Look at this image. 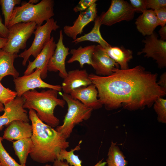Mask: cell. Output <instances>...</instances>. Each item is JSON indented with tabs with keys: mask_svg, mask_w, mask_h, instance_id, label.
Returning a JSON list of instances; mask_svg holds the SVG:
<instances>
[{
	"mask_svg": "<svg viewBox=\"0 0 166 166\" xmlns=\"http://www.w3.org/2000/svg\"><path fill=\"white\" fill-rule=\"evenodd\" d=\"M117 142L112 141L109 148L106 160L107 166H126L128 161Z\"/></svg>",
	"mask_w": 166,
	"mask_h": 166,
	"instance_id": "obj_26",
	"label": "cell"
},
{
	"mask_svg": "<svg viewBox=\"0 0 166 166\" xmlns=\"http://www.w3.org/2000/svg\"><path fill=\"white\" fill-rule=\"evenodd\" d=\"M159 33L160 37V39L165 41L166 40V25L161 27V28L159 31Z\"/></svg>",
	"mask_w": 166,
	"mask_h": 166,
	"instance_id": "obj_37",
	"label": "cell"
},
{
	"mask_svg": "<svg viewBox=\"0 0 166 166\" xmlns=\"http://www.w3.org/2000/svg\"><path fill=\"white\" fill-rule=\"evenodd\" d=\"M158 19L160 26L163 27L166 24V8L153 10Z\"/></svg>",
	"mask_w": 166,
	"mask_h": 166,
	"instance_id": "obj_34",
	"label": "cell"
},
{
	"mask_svg": "<svg viewBox=\"0 0 166 166\" xmlns=\"http://www.w3.org/2000/svg\"><path fill=\"white\" fill-rule=\"evenodd\" d=\"M52 166L51 165H50V164H46L45 165H44V166Z\"/></svg>",
	"mask_w": 166,
	"mask_h": 166,
	"instance_id": "obj_42",
	"label": "cell"
},
{
	"mask_svg": "<svg viewBox=\"0 0 166 166\" xmlns=\"http://www.w3.org/2000/svg\"><path fill=\"white\" fill-rule=\"evenodd\" d=\"M60 27L53 18L47 21L43 25L37 26L33 34L34 40L30 47L18 55L23 59L22 65L25 66L30 57L32 55L35 58L42 51L45 44L50 40L53 31H56Z\"/></svg>",
	"mask_w": 166,
	"mask_h": 166,
	"instance_id": "obj_7",
	"label": "cell"
},
{
	"mask_svg": "<svg viewBox=\"0 0 166 166\" xmlns=\"http://www.w3.org/2000/svg\"><path fill=\"white\" fill-rule=\"evenodd\" d=\"M82 140H80L78 144L73 149L70 151H67L66 149L63 150L58 156L57 159L58 160H66V162L71 166H83L82 165V161L80 160L78 155L74 154L75 151H77L81 149L80 146ZM103 159L99 161L93 166H105L106 162L103 161Z\"/></svg>",
	"mask_w": 166,
	"mask_h": 166,
	"instance_id": "obj_24",
	"label": "cell"
},
{
	"mask_svg": "<svg viewBox=\"0 0 166 166\" xmlns=\"http://www.w3.org/2000/svg\"><path fill=\"white\" fill-rule=\"evenodd\" d=\"M135 24L138 31L144 36L151 35L156 28L160 26L154 10L151 9L142 12L136 19Z\"/></svg>",
	"mask_w": 166,
	"mask_h": 166,
	"instance_id": "obj_19",
	"label": "cell"
},
{
	"mask_svg": "<svg viewBox=\"0 0 166 166\" xmlns=\"http://www.w3.org/2000/svg\"><path fill=\"white\" fill-rule=\"evenodd\" d=\"M130 4L136 12L142 13L147 10L146 0H130Z\"/></svg>",
	"mask_w": 166,
	"mask_h": 166,
	"instance_id": "obj_33",
	"label": "cell"
},
{
	"mask_svg": "<svg viewBox=\"0 0 166 166\" xmlns=\"http://www.w3.org/2000/svg\"><path fill=\"white\" fill-rule=\"evenodd\" d=\"M104 49L109 57L120 65L121 69H129L128 63L133 57V53L131 50L126 49L123 46L112 45Z\"/></svg>",
	"mask_w": 166,
	"mask_h": 166,
	"instance_id": "obj_21",
	"label": "cell"
},
{
	"mask_svg": "<svg viewBox=\"0 0 166 166\" xmlns=\"http://www.w3.org/2000/svg\"><path fill=\"white\" fill-rule=\"evenodd\" d=\"M157 76L140 65L126 69L116 68L108 76L89 74L99 101L108 110L121 107L130 111L151 107L166 94V89L157 84Z\"/></svg>",
	"mask_w": 166,
	"mask_h": 166,
	"instance_id": "obj_1",
	"label": "cell"
},
{
	"mask_svg": "<svg viewBox=\"0 0 166 166\" xmlns=\"http://www.w3.org/2000/svg\"><path fill=\"white\" fill-rule=\"evenodd\" d=\"M0 166H3L1 164V163H0Z\"/></svg>",
	"mask_w": 166,
	"mask_h": 166,
	"instance_id": "obj_43",
	"label": "cell"
},
{
	"mask_svg": "<svg viewBox=\"0 0 166 166\" xmlns=\"http://www.w3.org/2000/svg\"><path fill=\"white\" fill-rule=\"evenodd\" d=\"M39 1V0H30L28 2L31 4H34L38 2Z\"/></svg>",
	"mask_w": 166,
	"mask_h": 166,
	"instance_id": "obj_40",
	"label": "cell"
},
{
	"mask_svg": "<svg viewBox=\"0 0 166 166\" xmlns=\"http://www.w3.org/2000/svg\"><path fill=\"white\" fill-rule=\"evenodd\" d=\"M3 139L0 136V163L3 166H26L18 163L7 152L3 145Z\"/></svg>",
	"mask_w": 166,
	"mask_h": 166,
	"instance_id": "obj_29",
	"label": "cell"
},
{
	"mask_svg": "<svg viewBox=\"0 0 166 166\" xmlns=\"http://www.w3.org/2000/svg\"><path fill=\"white\" fill-rule=\"evenodd\" d=\"M153 108L157 115L158 122L166 123V99L160 97L154 102Z\"/></svg>",
	"mask_w": 166,
	"mask_h": 166,
	"instance_id": "obj_28",
	"label": "cell"
},
{
	"mask_svg": "<svg viewBox=\"0 0 166 166\" xmlns=\"http://www.w3.org/2000/svg\"><path fill=\"white\" fill-rule=\"evenodd\" d=\"M56 47V43L53 37L52 36L35 59L32 61H28L29 64L24 72V75L31 73L35 69H39L41 72V78L42 79L45 78L47 75L48 65Z\"/></svg>",
	"mask_w": 166,
	"mask_h": 166,
	"instance_id": "obj_11",
	"label": "cell"
},
{
	"mask_svg": "<svg viewBox=\"0 0 166 166\" xmlns=\"http://www.w3.org/2000/svg\"><path fill=\"white\" fill-rule=\"evenodd\" d=\"M13 146L20 164L26 165L28 156L33 147L31 138L23 139L13 141Z\"/></svg>",
	"mask_w": 166,
	"mask_h": 166,
	"instance_id": "obj_25",
	"label": "cell"
},
{
	"mask_svg": "<svg viewBox=\"0 0 166 166\" xmlns=\"http://www.w3.org/2000/svg\"><path fill=\"white\" fill-rule=\"evenodd\" d=\"M18 57L17 54H12L0 49V81L5 77L12 76L14 78L19 77V73L14 66L15 59Z\"/></svg>",
	"mask_w": 166,
	"mask_h": 166,
	"instance_id": "obj_20",
	"label": "cell"
},
{
	"mask_svg": "<svg viewBox=\"0 0 166 166\" xmlns=\"http://www.w3.org/2000/svg\"><path fill=\"white\" fill-rule=\"evenodd\" d=\"M25 99L22 97H17L15 99L4 105V113L0 116V130L12 121L18 120L29 122L27 111L23 108Z\"/></svg>",
	"mask_w": 166,
	"mask_h": 166,
	"instance_id": "obj_12",
	"label": "cell"
},
{
	"mask_svg": "<svg viewBox=\"0 0 166 166\" xmlns=\"http://www.w3.org/2000/svg\"><path fill=\"white\" fill-rule=\"evenodd\" d=\"M147 10H153L166 8V0H146Z\"/></svg>",
	"mask_w": 166,
	"mask_h": 166,
	"instance_id": "obj_31",
	"label": "cell"
},
{
	"mask_svg": "<svg viewBox=\"0 0 166 166\" xmlns=\"http://www.w3.org/2000/svg\"><path fill=\"white\" fill-rule=\"evenodd\" d=\"M63 36L62 30L59 32V37L56 44L54 53L51 57L47 66L48 71H59V75L62 78H65L67 72L65 66V61L67 56L70 53L69 48L65 46L63 42Z\"/></svg>",
	"mask_w": 166,
	"mask_h": 166,
	"instance_id": "obj_14",
	"label": "cell"
},
{
	"mask_svg": "<svg viewBox=\"0 0 166 166\" xmlns=\"http://www.w3.org/2000/svg\"><path fill=\"white\" fill-rule=\"evenodd\" d=\"M144 44V48L137 53L140 55L145 53V57H151L156 61L160 68L166 66V41L158 38L154 32L142 41Z\"/></svg>",
	"mask_w": 166,
	"mask_h": 166,
	"instance_id": "obj_10",
	"label": "cell"
},
{
	"mask_svg": "<svg viewBox=\"0 0 166 166\" xmlns=\"http://www.w3.org/2000/svg\"><path fill=\"white\" fill-rule=\"evenodd\" d=\"M28 116L33 128L31 158L38 163H53L62 150L69 147V142L62 134L42 121L35 110L29 109Z\"/></svg>",
	"mask_w": 166,
	"mask_h": 166,
	"instance_id": "obj_2",
	"label": "cell"
},
{
	"mask_svg": "<svg viewBox=\"0 0 166 166\" xmlns=\"http://www.w3.org/2000/svg\"><path fill=\"white\" fill-rule=\"evenodd\" d=\"M21 3L20 0H0V4L4 16V24L7 27L15 6L19 5Z\"/></svg>",
	"mask_w": 166,
	"mask_h": 166,
	"instance_id": "obj_27",
	"label": "cell"
},
{
	"mask_svg": "<svg viewBox=\"0 0 166 166\" xmlns=\"http://www.w3.org/2000/svg\"><path fill=\"white\" fill-rule=\"evenodd\" d=\"M94 22V26L89 32L73 40L72 43L76 44L81 42L88 41L97 42L105 48L110 46L111 45L103 38L101 35L100 28L101 25L100 16H97Z\"/></svg>",
	"mask_w": 166,
	"mask_h": 166,
	"instance_id": "obj_23",
	"label": "cell"
},
{
	"mask_svg": "<svg viewBox=\"0 0 166 166\" xmlns=\"http://www.w3.org/2000/svg\"><path fill=\"white\" fill-rule=\"evenodd\" d=\"M4 106L2 103L0 102V112L4 111Z\"/></svg>",
	"mask_w": 166,
	"mask_h": 166,
	"instance_id": "obj_41",
	"label": "cell"
},
{
	"mask_svg": "<svg viewBox=\"0 0 166 166\" xmlns=\"http://www.w3.org/2000/svg\"><path fill=\"white\" fill-rule=\"evenodd\" d=\"M135 11L130 4L124 0H112L105 12L99 16L101 25L110 26L120 22L133 19Z\"/></svg>",
	"mask_w": 166,
	"mask_h": 166,
	"instance_id": "obj_8",
	"label": "cell"
},
{
	"mask_svg": "<svg viewBox=\"0 0 166 166\" xmlns=\"http://www.w3.org/2000/svg\"><path fill=\"white\" fill-rule=\"evenodd\" d=\"M8 32V29L2 23V19L0 15V36L7 38Z\"/></svg>",
	"mask_w": 166,
	"mask_h": 166,
	"instance_id": "obj_35",
	"label": "cell"
},
{
	"mask_svg": "<svg viewBox=\"0 0 166 166\" xmlns=\"http://www.w3.org/2000/svg\"><path fill=\"white\" fill-rule=\"evenodd\" d=\"M32 131V125L29 122L15 120L8 125L2 137L9 141L30 138Z\"/></svg>",
	"mask_w": 166,
	"mask_h": 166,
	"instance_id": "obj_18",
	"label": "cell"
},
{
	"mask_svg": "<svg viewBox=\"0 0 166 166\" xmlns=\"http://www.w3.org/2000/svg\"><path fill=\"white\" fill-rule=\"evenodd\" d=\"M95 46V45H89L83 47L80 46L77 49H72L69 52L72 56L66 62L71 63L77 61L81 68H83L85 64L92 66V55Z\"/></svg>",
	"mask_w": 166,
	"mask_h": 166,
	"instance_id": "obj_22",
	"label": "cell"
},
{
	"mask_svg": "<svg viewBox=\"0 0 166 166\" xmlns=\"http://www.w3.org/2000/svg\"><path fill=\"white\" fill-rule=\"evenodd\" d=\"M89 74L86 69H76L67 72L62 85L64 93L69 94L73 90L82 86H87L92 84Z\"/></svg>",
	"mask_w": 166,
	"mask_h": 166,
	"instance_id": "obj_17",
	"label": "cell"
},
{
	"mask_svg": "<svg viewBox=\"0 0 166 166\" xmlns=\"http://www.w3.org/2000/svg\"><path fill=\"white\" fill-rule=\"evenodd\" d=\"M41 73L39 69H37L30 74L14 78L17 97H21L25 92L37 88L52 89L58 92L62 90L60 85H51L43 81L41 77Z\"/></svg>",
	"mask_w": 166,
	"mask_h": 166,
	"instance_id": "obj_9",
	"label": "cell"
},
{
	"mask_svg": "<svg viewBox=\"0 0 166 166\" xmlns=\"http://www.w3.org/2000/svg\"><path fill=\"white\" fill-rule=\"evenodd\" d=\"M37 27L35 22H30L17 23L8 28L7 42L2 49L9 53L18 54L20 49L25 48L27 40Z\"/></svg>",
	"mask_w": 166,
	"mask_h": 166,
	"instance_id": "obj_6",
	"label": "cell"
},
{
	"mask_svg": "<svg viewBox=\"0 0 166 166\" xmlns=\"http://www.w3.org/2000/svg\"><path fill=\"white\" fill-rule=\"evenodd\" d=\"M54 5L53 0H42L35 5L22 2L21 6L14 7L7 28L17 23L30 22L41 26L54 15Z\"/></svg>",
	"mask_w": 166,
	"mask_h": 166,
	"instance_id": "obj_4",
	"label": "cell"
},
{
	"mask_svg": "<svg viewBox=\"0 0 166 166\" xmlns=\"http://www.w3.org/2000/svg\"><path fill=\"white\" fill-rule=\"evenodd\" d=\"M7 39L0 36V49L3 48L7 42Z\"/></svg>",
	"mask_w": 166,
	"mask_h": 166,
	"instance_id": "obj_39",
	"label": "cell"
},
{
	"mask_svg": "<svg viewBox=\"0 0 166 166\" xmlns=\"http://www.w3.org/2000/svg\"><path fill=\"white\" fill-rule=\"evenodd\" d=\"M92 60V67L98 76H109L113 73L115 68H119V65L109 57L104 48L99 45L95 46Z\"/></svg>",
	"mask_w": 166,
	"mask_h": 166,
	"instance_id": "obj_13",
	"label": "cell"
},
{
	"mask_svg": "<svg viewBox=\"0 0 166 166\" xmlns=\"http://www.w3.org/2000/svg\"><path fill=\"white\" fill-rule=\"evenodd\" d=\"M58 92L52 89L40 92L35 89L28 91L22 96L25 99L23 108L35 110L42 121L53 128L56 127L60 120L54 115V109L57 106L64 108L66 104L64 100L57 98Z\"/></svg>",
	"mask_w": 166,
	"mask_h": 166,
	"instance_id": "obj_3",
	"label": "cell"
},
{
	"mask_svg": "<svg viewBox=\"0 0 166 166\" xmlns=\"http://www.w3.org/2000/svg\"><path fill=\"white\" fill-rule=\"evenodd\" d=\"M158 84L162 88L166 89V73L164 72L160 76L157 82Z\"/></svg>",
	"mask_w": 166,
	"mask_h": 166,
	"instance_id": "obj_36",
	"label": "cell"
},
{
	"mask_svg": "<svg viewBox=\"0 0 166 166\" xmlns=\"http://www.w3.org/2000/svg\"><path fill=\"white\" fill-rule=\"evenodd\" d=\"M53 166H71L66 161L56 160L53 162Z\"/></svg>",
	"mask_w": 166,
	"mask_h": 166,
	"instance_id": "obj_38",
	"label": "cell"
},
{
	"mask_svg": "<svg viewBox=\"0 0 166 166\" xmlns=\"http://www.w3.org/2000/svg\"><path fill=\"white\" fill-rule=\"evenodd\" d=\"M97 4L94 3L86 10L80 12L77 18L72 26H65L63 32L67 36L73 40L81 34L84 27L90 22L94 21L97 16Z\"/></svg>",
	"mask_w": 166,
	"mask_h": 166,
	"instance_id": "obj_15",
	"label": "cell"
},
{
	"mask_svg": "<svg viewBox=\"0 0 166 166\" xmlns=\"http://www.w3.org/2000/svg\"><path fill=\"white\" fill-rule=\"evenodd\" d=\"M17 95L16 91L4 87L0 81V102L4 106L13 101Z\"/></svg>",
	"mask_w": 166,
	"mask_h": 166,
	"instance_id": "obj_30",
	"label": "cell"
},
{
	"mask_svg": "<svg viewBox=\"0 0 166 166\" xmlns=\"http://www.w3.org/2000/svg\"><path fill=\"white\" fill-rule=\"evenodd\" d=\"M60 94L67 103L68 110L63 124L57 126L55 129L67 139L70 137L76 125L90 118L93 109L73 98L70 94L60 93Z\"/></svg>",
	"mask_w": 166,
	"mask_h": 166,
	"instance_id": "obj_5",
	"label": "cell"
},
{
	"mask_svg": "<svg viewBox=\"0 0 166 166\" xmlns=\"http://www.w3.org/2000/svg\"><path fill=\"white\" fill-rule=\"evenodd\" d=\"M96 0H81L78 4L73 9L75 12H81L84 11L95 3Z\"/></svg>",
	"mask_w": 166,
	"mask_h": 166,
	"instance_id": "obj_32",
	"label": "cell"
},
{
	"mask_svg": "<svg viewBox=\"0 0 166 166\" xmlns=\"http://www.w3.org/2000/svg\"><path fill=\"white\" fill-rule=\"evenodd\" d=\"M69 94L73 98L93 110L98 109L103 106L98 99V91L93 84L76 89Z\"/></svg>",
	"mask_w": 166,
	"mask_h": 166,
	"instance_id": "obj_16",
	"label": "cell"
}]
</instances>
